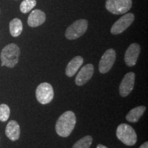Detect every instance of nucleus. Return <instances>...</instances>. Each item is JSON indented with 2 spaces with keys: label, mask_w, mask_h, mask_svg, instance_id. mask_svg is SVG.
Listing matches in <instances>:
<instances>
[{
  "label": "nucleus",
  "mask_w": 148,
  "mask_h": 148,
  "mask_svg": "<svg viewBox=\"0 0 148 148\" xmlns=\"http://www.w3.org/2000/svg\"><path fill=\"white\" fill-rule=\"evenodd\" d=\"M83 62H84V59L82 56H77L74 57L66 66L65 70L66 75L69 77H73L78 71L79 67L82 66Z\"/></svg>",
  "instance_id": "4468645a"
},
{
  "label": "nucleus",
  "mask_w": 148,
  "mask_h": 148,
  "mask_svg": "<svg viewBox=\"0 0 148 148\" xmlns=\"http://www.w3.org/2000/svg\"><path fill=\"white\" fill-rule=\"evenodd\" d=\"M132 0H106V8L114 14H123L132 8Z\"/></svg>",
  "instance_id": "39448f33"
},
{
  "label": "nucleus",
  "mask_w": 148,
  "mask_h": 148,
  "mask_svg": "<svg viewBox=\"0 0 148 148\" xmlns=\"http://www.w3.org/2000/svg\"><path fill=\"white\" fill-rule=\"evenodd\" d=\"M88 28V21L86 19L77 20L66 29L65 36L69 40L77 39L86 32Z\"/></svg>",
  "instance_id": "20e7f679"
},
{
  "label": "nucleus",
  "mask_w": 148,
  "mask_h": 148,
  "mask_svg": "<svg viewBox=\"0 0 148 148\" xmlns=\"http://www.w3.org/2000/svg\"><path fill=\"white\" fill-rule=\"evenodd\" d=\"M54 92L52 86L47 82H42L37 86L36 97L41 104H47L52 101Z\"/></svg>",
  "instance_id": "423d86ee"
},
{
  "label": "nucleus",
  "mask_w": 148,
  "mask_h": 148,
  "mask_svg": "<svg viewBox=\"0 0 148 148\" xmlns=\"http://www.w3.org/2000/svg\"><path fill=\"white\" fill-rule=\"evenodd\" d=\"M134 20V15L132 13L125 14L118 19L113 24L110 29V32L112 34H119L123 32Z\"/></svg>",
  "instance_id": "6e6552de"
},
{
  "label": "nucleus",
  "mask_w": 148,
  "mask_h": 148,
  "mask_svg": "<svg viewBox=\"0 0 148 148\" xmlns=\"http://www.w3.org/2000/svg\"><path fill=\"white\" fill-rule=\"evenodd\" d=\"M94 73V66L92 64H87L79 70L75 77V82L77 86H82L91 78Z\"/></svg>",
  "instance_id": "9b49d317"
},
{
  "label": "nucleus",
  "mask_w": 148,
  "mask_h": 148,
  "mask_svg": "<svg viewBox=\"0 0 148 148\" xmlns=\"http://www.w3.org/2000/svg\"><path fill=\"white\" fill-rule=\"evenodd\" d=\"M145 110L146 108L144 106H137L136 108H132V110L129 111V112L125 116L126 120L129 122L136 123L140 119V118L143 115Z\"/></svg>",
  "instance_id": "2eb2a0df"
},
{
  "label": "nucleus",
  "mask_w": 148,
  "mask_h": 148,
  "mask_svg": "<svg viewBox=\"0 0 148 148\" xmlns=\"http://www.w3.org/2000/svg\"><path fill=\"white\" fill-rule=\"evenodd\" d=\"M139 148H148V143H147V142H145V143L142 144V145L139 147Z\"/></svg>",
  "instance_id": "aec40b11"
},
{
  "label": "nucleus",
  "mask_w": 148,
  "mask_h": 148,
  "mask_svg": "<svg viewBox=\"0 0 148 148\" xmlns=\"http://www.w3.org/2000/svg\"><path fill=\"white\" fill-rule=\"evenodd\" d=\"M97 148H108V147H106L105 145H101V144H99V145H97Z\"/></svg>",
  "instance_id": "412c9836"
},
{
  "label": "nucleus",
  "mask_w": 148,
  "mask_h": 148,
  "mask_svg": "<svg viewBox=\"0 0 148 148\" xmlns=\"http://www.w3.org/2000/svg\"><path fill=\"white\" fill-rule=\"evenodd\" d=\"M135 74L133 72L126 73L119 85V93L122 97H126L134 88Z\"/></svg>",
  "instance_id": "1a4fd4ad"
},
{
  "label": "nucleus",
  "mask_w": 148,
  "mask_h": 148,
  "mask_svg": "<svg viewBox=\"0 0 148 148\" xmlns=\"http://www.w3.org/2000/svg\"><path fill=\"white\" fill-rule=\"evenodd\" d=\"M9 28L10 34L14 37H17L23 31V23L19 18H15L10 22Z\"/></svg>",
  "instance_id": "dca6fc26"
},
{
  "label": "nucleus",
  "mask_w": 148,
  "mask_h": 148,
  "mask_svg": "<svg viewBox=\"0 0 148 148\" xmlns=\"http://www.w3.org/2000/svg\"><path fill=\"white\" fill-rule=\"evenodd\" d=\"M92 142V138L91 136H84L74 144L72 148H89Z\"/></svg>",
  "instance_id": "f3484780"
},
{
  "label": "nucleus",
  "mask_w": 148,
  "mask_h": 148,
  "mask_svg": "<svg viewBox=\"0 0 148 148\" xmlns=\"http://www.w3.org/2000/svg\"><path fill=\"white\" fill-rule=\"evenodd\" d=\"M20 49L14 43H10L5 46L1 52V66L13 68L18 62Z\"/></svg>",
  "instance_id": "f03ea898"
},
{
  "label": "nucleus",
  "mask_w": 148,
  "mask_h": 148,
  "mask_svg": "<svg viewBox=\"0 0 148 148\" xmlns=\"http://www.w3.org/2000/svg\"><path fill=\"white\" fill-rule=\"evenodd\" d=\"M116 60V52L113 49H109L101 56L99 63V71L101 73H106L110 71Z\"/></svg>",
  "instance_id": "0eeeda50"
},
{
  "label": "nucleus",
  "mask_w": 148,
  "mask_h": 148,
  "mask_svg": "<svg viewBox=\"0 0 148 148\" xmlns=\"http://www.w3.org/2000/svg\"><path fill=\"white\" fill-rule=\"evenodd\" d=\"M36 5V0H23L20 4V10L23 13H27Z\"/></svg>",
  "instance_id": "a211bd4d"
},
{
  "label": "nucleus",
  "mask_w": 148,
  "mask_h": 148,
  "mask_svg": "<svg viewBox=\"0 0 148 148\" xmlns=\"http://www.w3.org/2000/svg\"><path fill=\"white\" fill-rule=\"evenodd\" d=\"M46 20V15L45 12L36 9L30 12L27 18V24L32 27H38L42 25Z\"/></svg>",
  "instance_id": "f8f14e48"
},
{
  "label": "nucleus",
  "mask_w": 148,
  "mask_h": 148,
  "mask_svg": "<svg viewBox=\"0 0 148 148\" xmlns=\"http://www.w3.org/2000/svg\"><path fill=\"white\" fill-rule=\"evenodd\" d=\"M10 110L8 105L2 103L0 105V121L2 122L6 121L10 116Z\"/></svg>",
  "instance_id": "6ab92c4d"
},
{
  "label": "nucleus",
  "mask_w": 148,
  "mask_h": 148,
  "mask_svg": "<svg viewBox=\"0 0 148 148\" xmlns=\"http://www.w3.org/2000/svg\"><path fill=\"white\" fill-rule=\"evenodd\" d=\"M140 52V45L137 43H132L129 46L125 53L124 60L128 66H133L136 64Z\"/></svg>",
  "instance_id": "9d476101"
},
{
  "label": "nucleus",
  "mask_w": 148,
  "mask_h": 148,
  "mask_svg": "<svg viewBox=\"0 0 148 148\" xmlns=\"http://www.w3.org/2000/svg\"><path fill=\"white\" fill-rule=\"evenodd\" d=\"M116 136L118 139L126 145L132 146L137 141V136L134 128L126 123H121L117 127Z\"/></svg>",
  "instance_id": "7ed1b4c3"
},
{
  "label": "nucleus",
  "mask_w": 148,
  "mask_h": 148,
  "mask_svg": "<svg viewBox=\"0 0 148 148\" xmlns=\"http://www.w3.org/2000/svg\"><path fill=\"white\" fill-rule=\"evenodd\" d=\"M76 117L72 111L68 110L61 114L56 123V131L60 136L67 137L75 127Z\"/></svg>",
  "instance_id": "f257e3e1"
},
{
  "label": "nucleus",
  "mask_w": 148,
  "mask_h": 148,
  "mask_svg": "<svg viewBox=\"0 0 148 148\" xmlns=\"http://www.w3.org/2000/svg\"><path fill=\"white\" fill-rule=\"evenodd\" d=\"M5 135L9 139L15 141L20 136V126L16 121L11 120L8 123L5 127Z\"/></svg>",
  "instance_id": "ddd939ff"
}]
</instances>
